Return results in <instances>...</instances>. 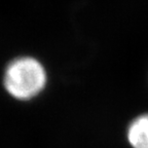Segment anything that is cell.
<instances>
[{"label":"cell","mask_w":148,"mask_h":148,"mask_svg":"<svg viewBox=\"0 0 148 148\" xmlns=\"http://www.w3.org/2000/svg\"><path fill=\"white\" fill-rule=\"evenodd\" d=\"M47 83V73L40 61L32 57H20L5 68L3 86L14 99L27 101L41 94Z\"/></svg>","instance_id":"6da1fadb"},{"label":"cell","mask_w":148,"mask_h":148,"mask_svg":"<svg viewBox=\"0 0 148 148\" xmlns=\"http://www.w3.org/2000/svg\"><path fill=\"white\" fill-rule=\"evenodd\" d=\"M127 139L132 148H148V113L140 114L130 123Z\"/></svg>","instance_id":"7a4b0ae2"}]
</instances>
